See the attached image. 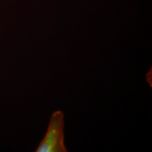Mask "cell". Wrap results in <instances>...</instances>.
<instances>
[{
  "mask_svg": "<svg viewBox=\"0 0 152 152\" xmlns=\"http://www.w3.org/2000/svg\"><path fill=\"white\" fill-rule=\"evenodd\" d=\"M64 115L57 110L51 115L48 130L36 152H68L64 144Z\"/></svg>",
  "mask_w": 152,
  "mask_h": 152,
  "instance_id": "6da1fadb",
  "label": "cell"
}]
</instances>
